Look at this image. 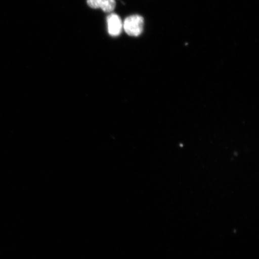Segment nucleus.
<instances>
[{
    "instance_id": "7ed1b4c3",
    "label": "nucleus",
    "mask_w": 259,
    "mask_h": 259,
    "mask_svg": "<svg viewBox=\"0 0 259 259\" xmlns=\"http://www.w3.org/2000/svg\"><path fill=\"white\" fill-rule=\"evenodd\" d=\"M90 8L100 9L106 13H111L116 7L115 0H87Z\"/></svg>"
},
{
    "instance_id": "f03ea898",
    "label": "nucleus",
    "mask_w": 259,
    "mask_h": 259,
    "mask_svg": "<svg viewBox=\"0 0 259 259\" xmlns=\"http://www.w3.org/2000/svg\"><path fill=\"white\" fill-rule=\"evenodd\" d=\"M108 33L112 37H117L120 35L123 28L121 19L117 14H111L107 16Z\"/></svg>"
},
{
    "instance_id": "f257e3e1",
    "label": "nucleus",
    "mask_w": 259,
    "mask_h": 259,
    "mask_svg": "<svg viewBox=\"0 0 259 259\" xmlns=\"http://www.w3.org/2000/svg\"><path fill=\"white\" fill-rule=\"evenodd\" d=\"M144 19L141 15H133L126 18L123 28L130 36L138 37L144 31Z\"/></svg>"
}]
</instances>
